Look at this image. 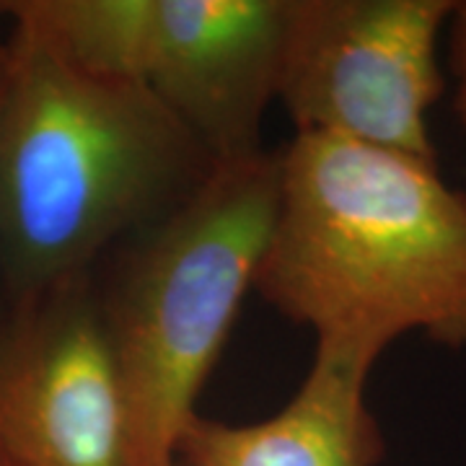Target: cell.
I'll use <instances>...</instances> for the list:
<instances>
[{
  "instance_id": "30bf717a",
  "label": "cell",
  "mask_w": 466,
  "mask_h": 466,
  "mask_svg": "<svg viewBox=\"0 0 466 466\" xmlns=\"http://www.w3.org/2000/svg\"><path fill=\"white\" fill-rule=\"evenodd\" d=\"M177 466H184V464H182V461H179V464H177Z\"/></svg>"
},
{
  "instance_id": "5b68a950",
  "label": "cell",
  "mask_w": 466,
  "mask_h": 466,
  "mask_svg": "<svg viewBox=\"0 0 466 466\" xmlns=\"http://www.w3.org/2000/svg\"><path fill=\"white\" fill-rule=\"evenodd\" d=\"M0 464L135 466L96 272L11 303L0 321Z\"/></svg>"
},
{
  "instance_id": "7a4b0ae2",
  "label": "cell",
  "mask_w": 466,
  "mask_h": 466,
  "mask_svg": "<svg viewBox=\"0 0 466 466\" xmlns=\"http://www.w3.org/2000/svg\"><path fill=\"white\" fill-rule=\"evenodd\" d=\"M0 101V275L8 306L96 272L218 167L148 88L70 66L11 29Z\"/></svg>"
},
{
  "instance_id": "277c9868",
  "label": "cell",
  "mask_w": 466,
  "mask_h": 466,
  "mask_svg": "<svg viewBox=\"0 0 466 466\" xmlns=\"http://www.w3.org/2000/svg\"><path fill=\"white\" fill-rule=\"evenodd\" d=\"M456 0H290L278 101L296 135L438 167L441 34Z\"/></svg>"
},
{
  "instance_id": "3957f363",
  "label": "cell",
  "mask_w": 466,
  "mask_h": 466,
  "mask_svg": "<svg viewBox=\"0 0 466 466\" xmlns=\"http://www.w3.org/2000/svg\"><path fill=\"white\" fill-rule=\"evenodd\" d=\"M280 153L218 164L116 249L99 296L133 425L135 466H177L198 400L254 290L278 210Z\"/></svg>"
},
{
  "instance_id": "ba28073f",
  "label": "cell",
  "mask_w": 466,
  "mask_h": 466,
  "mask_svg": "<svg viewBox=\"0 0 466 466\" xmlns=\"http://www.w3.org/2000/svg\"><path fill=\"white\" fill-rule=\"evenodd\" d=\"M449 70L453 78V115L466 127V0H456L449 21Z\"/></svg>"
},
{
  "instance_id": "6da1fadb",
  "label": "cell",
  "mask_w": 466,
  "mask_h": 466,
  "mask_svg": "<svg viewBox=\"0 0 466 466\" xmlns=\"http://www.w3.org/2000/svg\"><path fill=\"white\" fill-rule=\"evenodd\" d=\"M254 290L314 334L317 352L370 370L404 334L466 348V192L433 164L293 135Z\"/></svg>"
},
{
  "instance_id": "52a82bcc",
  "label": "cell",
  "mask_w": 466,
  "mask_h": 466,
  "mask_svg": "<svg viewBox=\"0 0 466 466\" xmlns=\"http://www.w3.org/2000/svg\"><path fill=\"white\" fill-rule=\"evenodd\" d=\"M370 370L314 355L299 391L257 422L198 417L184 433V466H379L381 425L368 407Z\"/></svg>"
},
{
  "instance_id": "8992f818",
  "label": "cell",
  "mask_w": 466,
  "mask_h": 466,
  "mask_svg": "<svg viewBox=\"0 0 466 466\" xmlns=\"http://www.w3.org/2000/svg\"><path fill=\"white\" fill-rule=\"evenodd\" d=\"M290 0H148L137 84L216 164L262 153Z\"/></svg>"
},
{
  "instance_id": "8fae6325",
  "label": "cell",
  "mask_w": 466,
  "mask_h": 466,
  "mask_svg": "<svg viewBox=\"0 0 466 466\" xmlns=\"http://www.w3.org/2000/svg\"><path fill=\"white\" fill-rule=\"evenodd\" d=\"M0 466H3V464H0Z\"/></svg>"
},
{
  "instance_id": "9c48e42d",
  "label": "cell",
  "mask_w": 466,
  "mask_h": 466,
  "mask_svg": "<svg viewBox=\"0 0 466 466\" xmlns=\"http://www.w3.org/2000/svg\"><path fill=\"white\" fill-rule=\"evenodd\" d=\"M5 70H8V47L5 42L0 45V101H3V88H5ZM8 311V300H5V288H3V275H0V321Z\"/></svg>"
}]
</instances>
